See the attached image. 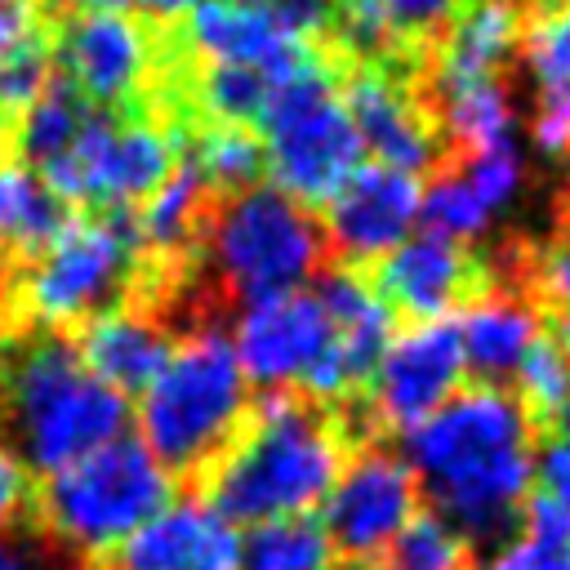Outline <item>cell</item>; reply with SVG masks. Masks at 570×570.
Here are the masks:
<instances>
[{
  "instance_id": "6da1fadb",
  "label": "cell",
  "mask_w": 570,
  "mask_h": 570,
  "mask_svg": "<svg viewBox=\"0 0 570 570\" xmlns=\"http://www.w3.org/2000/svg\"><path fill=\"white\" fill-rule=\"evenodd\" d=\"M534 414L503 383L459 387L401 432L419 499L463 539H499L534 494Z\"/></svg>"
},
{
  "instance_id": "7a4b0ae2",
  "label": "cell",
  "mask_w": 570,
  "mask_h": 570,
  "mask_svg": "<svg viewBox=\"0 0 570 570\" xmlns=\"http://www.w3.org/2000/svg\"><path fill=\"white\" fill-rule=\"evenodd\" d=\"M343 459V432L321 405L294 392H263L209 468V503L236 525L312 517Z\"/></svg>"
},
{
  "instance_id": "3957f363",
  "label": "cell",
  "mask_w": 570,
  "mask_h": 570,
  "mask_svg": "<svg viewBox=\"0 0 570 570\" xmlns=\"http://www.w3.org/2000/svg\"><path fill=\"white\" fill-rule=\"evenodd\" d=\"M0 419L22 468L49 476L125 436L129 396L94 379L76 356V343L36 334L0 352Z\"/></svg>"
},
{
  "instance_id": "277c9868",
  "label": "cell",
  "mask_w": 570,
  "mask_h": 570,
  "mask_svg": "<svg viewBox=\"0 0 570 570\" xmlns=\"http://www.w3.org/2000/svg\"><path fill=\"white\" fill-rule=\"evenodd\" d=\"M254 405V387L236 365L223 330L200 325L174 338L160 374L138 392L129 414L138 419V441L169 472H200L236 441Z\"/></svg>"
},
{
  "instance_id": "5b68a950",
  "label": "cell",
  "mask_w": 570,
  "mask_h": 570,
  "mask_svg": "<svg viewBox=\"0 0 570 570\" xmlns=\"http://www.w3.org/2000/svg\"><path fill=\"white\" fill-rule=\"evenodd\" d=\"M200 249L214 281L245 298L303 289L321 276V218L272 183L227 191L200 223Z\"/></svg>"
},
{
  "instance_id": "8992f818",
  "label": "cell",
  "mask_w": 570,
  "mask_h": 570,
  "mask_svg": "<svg viewBox=\"0 0 570 570\" xmlns=\"http://www.w3.org/2000/svg\"><path fill=\"white\" fill-rule=\"evenodd\" d=\"M169 499H174V472L138 436L125 432L80 454L76 463L49 472L40 512L62 548L111 557Z\"/></svg>"
},
{
  "instance_id": "52a82bcc",
  "label": "cell",
  "mask_w": 570,
  "mask_h": 570,
  "mask_svg": "<svg viewBox=\"0 0 570 570\" xmlns=\"http://www.w3.org/2000/svg\"><path fill=\"white\" fill-rule=\"evenodd\" d=\"M263 142V174L298 205H325L361 165V138L347 120L343 94L312 58L281 85H272L263 116L254 120Z\"/></svg>"
},
{
  "instance_id": "ba28073f",
  "label": "cell",
  "mask_w": 570,
  "mask_h": 570,
  "mask_svg": "<svg viewBox=\"0 0 570 570\" xmlns=\"http://www.w3.org/2000/svg\"><path fill=\"white\" fill-rule=\"evenodd\" d=\"M134 267L138 240L120 218H62V227L27 258L18 276V303L45 334H58L116 307L134 281Z\"/></svg>"
},
{
  "instance_id": "9c48e42d",
  "label": "cell",
  "mask_w": 570,
  "mask_h": 570,
  "mask_svg": "<svg viewBox=\"0 0 570 570\" xmlns=\"http://www.w3.org/2000/svg\"><path fill=\"white\" fill-rule=\"evenodd\" d=\"M178 165H183V142L174 125L156 116L116 120L111 111H94L80 138L49 169H40V178L62 205L134 209Z\"/></svg>"
},
{
  "instance_id": "30bf717a",
  "label": "cell",
  "mask_w": 570,
  "mask_h": 570,
  "mask_svg": "<svg viewBox=\"0 0 570 570\" xmlns=\"http://www.w3.org/2000/svg\"><path fill=\"white\" fill-rule=\"evenodd\" d=\"M53 67L85 107L120 111L151 89L160 45L151 27L134 13L71 9L53 31Z\"/></svg>"
},
{
  "instance_id": "8fae6325",
  "label": "cell",
  "mask_w": 570,
  "mask_h": 570,
  "mask_svg": "<svg viewBox=\"0 0 570 570\" xmlns=\"http://www.w3.org/2000/svg\"><path fill=\"white\" fill-rule=\"evenodd\" d=\"M227 343L236 352L240 374L258 392H294L303 396L330 356L334 330L312 285L281 289L263 298H245L232 316Z\"/></svg>"
},
{
  "instance_id": "7c38bea8",
  "label": "cell",
  "mask_w": 570,
  "mask_h": 570,
  "mask_svg": "<svg viewBox=\"0 0 570 570\" xmlns=\"http://www.w3.org/2000/svg\"><path fill=\"white\" fill-rule=\"evenodd\" d=\"M419 517V485L401 450L365 445L343 459L334 485L321 499V525L338 557L379 561L401 530Z\"/></svg>"
},
{
  "instance_id": "4fadbf2b",
  "label": "cell",
  "mask_w": 570,
  "mask_h": 570,
  "mask_svg": "<svg viewBox=\"0 0 570 570\" xmlns=\"http://www.w3.org/2000/svg\"><path fill=\"white\" fill-rule=\"evenodd\" d=\"M468 379L454 321H410L379 352L365 387L370 419L387 432H410L432 410H441Z\"/></svg>"
},
{
  "instance_id": "5bb4252c",
  "label": "cell",
  "mask_w": 570,
  "mask_h": 570,
  "mask_svg": "<svg viewBox=\"0 0 570 570\" xmlns=\"http://www.w3.org/2000/svg\"><path fill=\"white\" fill-rule=\"evenodd\" d=\"M419 205H423V178L387 169L365 160L330 200L321 218L325 249H334L347 267L379 263L392 254L405 236L419 232Z\"/></svg>"
},
{
  "instance_id": "9a60e30c",
  "label": "cell",
  "mask_w": 570,
  "mask_h": 570,
  "mask_svg": "<svg viewBox=\"0 0 570 570\" xmlns=\"http://www.w3.org/2000/svg\"><path fill=\"white\" fill-rule=\"evenodd\" d=\"M347 120L361 138V151L374 156V165L401 169L423 178L441 156V134L432 111L419 102V94L387 67H356L343 85Z\"/></svg>"
},
{
  "instance_id": "2e32d148",
  "label": "cell",
  "mask_w": 570,
  "mask_h": 570,
  "mask_svg": "<svg viewBox=\"0 0 570 570\" xmlns=\"http://www.w3.org/2000/svg\"><path fill=\"white\" fill-rule=\"evenodd\" d=\"M521 196H525V156L517 147L472 151L459 165L441 169L432 183H423L419 232H432L454 245L485 240Z\"/></svg>"
},
{
  "instance_id": "e0dca14e",
  "label": "cell",
  "mask_w": 570,
  "mask_h": 570,
  "mask_svg": "<svg viewBox=\"0 0 570 570\" xmlns=\"http://www.w3.org/2000/svg\"><path fill=\"white\" fill-rule=\"evenodd\" d=\"M183 40L200 67H245L272 85L312 62L307 40H298L267 0H200L183 18Z\"/></svg>"
},
{
  "instance_id": "ac0fdd59",
  "label": "cell",
  "mask_w": 570,
  "mask_h": 570,
  "mask_svg": "<svg viewBox=\"0 0 570 570\" xmlns=\"http://www.w3.org/2000/svg\"><path fill=\"white\" fill-rule=\"evenodd\" d=\"M240 525L209 499H169L111 552V570H240Z\"/></svg>"
},
{
  "instance_id": "d6986e66",
  "label": "cell",
  "mask_w": 570,
  "mask_h": 570,
  "mask_svg": "<svg viewBox=\"0 0 570 570\" xmlns=\"http://www.w3.org/2000/svg\"><path fill=\"white\" fill-rule=\"evenodd\" d=\"M472 276H476V263H472L468 245L441 240L432 232H414L392 254H383L374 263L370 285L392 307V316L445 321L472 294Z\"/></svg>"
},
{
  "instance_id": "ffe728a7",
  "label": "cell",
  "mask_w": 570,
  "mask_h": 570,
  "mask_svg": "<svg viewBox=\"0 0 570 570\" xmlns=\"http://www.w3.org/2000/svg\"><path fill=\"white\" fill-rule=\"evenodd\" d=\"M174 352V334L142 307H107L80 325L76 356L120 396H138Z\"/></svg>"
},
{
  "instance_id": "44dd1931",
  "label": "cell",
  "mask_w": 570,
  "mask_h": 570,
  "mask_svg": "<svg viewBox=\"0 0 570 570\" xmlns=\"http://www.w3.org/2000/svg\"><path fill=\"white\" fill-rule=\"evenodd\" d=\"M459 334V352L468 374L481 383H503L521 365V356L543 338L539 307L517 289H481L459 303L450 316Z\"/></svg>"
},
{
  "instance_id": "7402d4cb",
  "label": "cell",
  "mask_w": 570,
  "mask_h": 570,
  "mask_svg": "<svg viewBox=\"0 0 570 570\" xmlns=\"http://www.w3.org/2000/svg\"><path fill=\"white\" fill-rule=\"evenodd\" d=\"M525 13L517 0H463L436 49V85L499 76L521 45Z\"/></svg>"
},
{
  "instance_id": "603a6c76",
  "label": "cell",
  "mask_w": 570,
  "mask_h": 570,
  "mask_svg": "<svg viewBox=\"0 0 570 570\" xmlns=\"http://www.w3.org/2000/svg\"><path fill=\"white\" fill-rule=\"evenodd\" d=\"M312 289H316V298H321V307H325V316H330L338 361L365 383L370 370H374V361H379V352H383L387 338L396 334L392 307H387V303L379 298V289H374L365 276H356L352 267L316 276Z\"/></svg>"
},
{
  "instance_id": "cb8c5ba5",
  "label": "cell",
  "mask_w": 570,
  "mask_h": 570,
  "mask_svg": "<svg viewBox=\"0 0 570 570\" xmlns=\"http://www.w3.org/2000/svg\"><path fill=\"white\" fill-rule=\"evenodd\" d=\"M436 134L472 151H494V147H517V98L499 76H476V80H445L436 85Z\"/></svg>"
},
{
  "instance_id": "d4e9b609",
  "label": "cell",
  "mask_w": 570,
  "mask_h": 570,
  "mask_svg": "<svg viewBox=\"0 0 570 570\" xmlns=\"http://www.w3.org/2000/svg\"><path fill=\"white\" fill-rule=\"evenodd\" d=\"M463 0H338L334 27L352 53H387L392 45L436 40Z\"/></svg>"
},
{
  "instance_id": "484cf974",
  "label": "cell",
  "mask_w": 570,
  "mask_h": 570,
  "mask_svg": "<svg viewBox=\"0 0 570 570\" xmlns=\"http://www.w3.org/2000/svg\"><path fill=\"white\" fill-rule=\"evenodd\" d=\"M53 71V27L40 0H0V107L31 102Z\"/></svg>"
},
{
  "instance_id": "4316f807",
  "label": "cell",
  "mask_w": 570,
  "mask_h": 570,
  "mask_svg": "<svg viewBox=\"0 0 570 570\" xmlns=\"http://www.w3.org/2000/svg\"><path fill=\"white\" fill-rule=\"evenodd\" d=\"M62 218L67 205L31 165H0V263L31 258L62 227Z\"/></svg>"
},
{
  "instance_id": "83f0119b",
  "label": "cell",
  "mask_w": 570,
  "mask_h": 570,
  "mask_svg": "<svg viewBox=\"0 0 570 570\" xmlns=\"http://www.w3.org/2000/svg\"><path fill=\"white\" fill-rule=\"evenodd\" d=\"M205 200H209V187L196 178V169L183 160L151 196H142L134 209V240L138 249H151V254H178L187 249V240L200 232L205 223Z\"/></svg>"
},
{
  "instance_id": "f1b7e54d",
  "label": "cell",
  "mask_w": 570,
  "mask_h": 570,
  "mask_svg": "<svg viewBox=\"0 0 570 570\" xmlns=\"http://www.w3.org/2000/svg\"><path fill=\"white\" fill-rule=\"evenodd\" d=\"M94 116V107H85L62 80L45 85L31 102L18 107V120H13V147L22 156V165H31L36 174L49 169L85 129V120Z\"/></svg>"
},
{
  "instance_id": "f546056e",
  "label": "cell",
  "mask_w": 570,
  "mask_h": 570,
  "mask_svg": "<svg viewBox=\"0 0 570 570\" xmlns=\"http://www.w3.org/2000/svg\"><path fill=\"white\" fill-rule=\"evenodd\" d=\"M481 570H570V525L539 494L525 499L512 530L494 539Z\"/></svg>"
},
{
  "instance_id": "4dcf8cb0",
  "label": "cell",
  "mask_w": 570,
  "mask_h": 570,
  "mask_svg": "<svg viewBox=\"0 0 570 570\" xmlns=\"http://www.w3.org/2000/svg\"><path fill=\"white\" fill-rule=\"evenodd\" d=\"M338 552L316 517H276L249 525L240 570H334Z\"/></svg>"
},
{
  "instance_id": "1f68e13d",
  "label": "cell",
  "mask_w": 570,
  "mask_h": 570,
  "mask_svg": "<svg viewBox=\"0 0 570 570\" xmlns=\"http://www.w3.org/2000/svg\"><path fill=\"white\" fill-rule=\"evenodd\" d=\"M187 165L209 191H240L263 183V142L254 125H205L191 142Z\"/></svg>"
},
{
  "instance_id": "d6a6232c",
  "label": "cell",
  "mask_w": 570,
  "mask_h": 570,
  "mask_svg": "<svg viewBox=\"0 0 570 570\" xmlns=\"http://www.w3.org/2000/svg\"><path fill=\"white\" fill-rule=\"evenodd\" d=\"M517 62L539 89L570 85V0H543L525 18Z\"/></svg>"
},
{
  "instance_id": "836d02e7",
  "label": "cell",
  "mask_w": 570,
  "mask_h": 570,
  "mask_svg": "<svg viewBox=\"0 0 570 570\" xmlns=\"http://www.w3.org/2000/svg\"><path fill=\"white\" fill-rule=\"evenodd\" d=\"M191 94L214 125H254L267 107L272 80L245 67H200Z\"/></svg>"
},
{
  "instance_id": "e575fe53",
  "label": "cell",
  "mask_w": 570,
  "mask_h": 570,
  "mask_svg": "<svg viewBox=\"0 0 570 570\" xmlns=\"http://www.w3.org/2000/svg\"><path fill=\"white\" fill-rule=\"evenodd\" d=\"M383 561L392 570H463L468 566V539L441 521L436 512H419L401 539L383 552Z\"/></svg>"
},
{
  "instance_id": "d590c367",
  "label": "cell",
  "mask_w": 570,
  "mask_h": 570,
  "mask_svg": "<svg viewBox=\"0 0 570 570\" xmlns=\"http://www.w3.org/2000/svg\"><path fill=\"white\" fill-rule=\"evenodd\" d=\"M512 383H517V401L530 410V414H557V405L566 401V392H570V361L548 343V338H539L525 356H521V365L512 370Z\"/></svg>"
},
{
  "instance_id": "8d00e7d4",
  "label": "cell",
  "mask_w": 570,
  "mask_h": 570,
  "mask_svg": "<svg viewBox=\"0 0 570 570\" xmlns=\"http://www.w3.org/2000/svg\"><path fill=\"white\" fill-rule=\"evenodd\" d=\"M530 142L548 160H570V85L539 89L530 111Z\"/></svg>"
},
{
  "instance_id": "74e56055",
  "label": "cell",
  "mask_w": 570,
  "mask_h": 570,
  "mask_svg": "<svg viewBox=\"0 0 570 570\" xmlns=\"http://www.w3.org/2000/svg\"><path fill=\"white\" fill-rule=\"evenodd\" d=\"M530 289L539 303L570 312V240H552L530 258Z\"/></svg>"
},
{
  "instance_id": "f35d334b",
  "label": "cell",
  "mask_w": 570,
  "mask_h": 570,
  "mask_svg": "<svg viewBox=\"0 0 570 570\" xmlns=\"http://www.w3.org/2000/svg\"><path fill=\"white\" fill-rule=\"evenodd\" d=\"M534 494L552 503L570 525V436H552L534 454Z\"/></svg>"
},
{
  "instance_id": "ab89813d",
  "label": "cell",
  "mask_w": 570,
  "mask_h": 570,
  "mask_svg": "<svg viewBox=\"0 0 570 570\" xmlns=\"http://www.w3.org/2000/svg\"><path fill=\"white\" fill-rule=\"evenodd\" d=\"M276 9V18L298 36V40H312L321 31L334 27V13H338V0H267Z\"/></svg>"
},
{
  "instance_id": "60d3db41",
  "label": "cell",
  "mask_w": 570,
  "mask_h": 570,
  "mask_svg": "<svg viewBox=\"0 0 570 570\" xmlns=\"http://www.w3.org/2000/svg\"><path fill=\"white\" fill-rule=\"evenodd\" d=\"M27 508V468L13 454V445L0 436V534L22 517Z\"/></svg>"
},
{
  "instance_id": "b9f144b4",
  "label": "cell",
  "mask_w": 570,
  "mask_h": 570,
  "mask_svg": "<svg viewBox=\"0 0 570 570\" xmlns=\"http://www.w3.org/2000/svg\"><path fill=\"white\" fill-rule=\"evenodd\" d=\"M71 9H102V13H134V18H156V22H174L187 18L200 0H62Z\"/></svg>"
},
{
  "instance_id": "7bdbcfd3",
  "label": "cell",
  "mask_w": 570,
  "mask_h": 570,
  "mask_svg": "<svg viewBox=\"0 0 570 570\" xmlns=\"http://www.w3.org/2000/svg\"><path fill=\"white\" fill-rule=\"evenodd\" d=\"M0 570H53V561L36 543L13 539V534H0Z\"/></svg>"
},
{
  "instance_id": "ee69618b",
  "label": "cell",
  "mask_w": 570,
  "mask_h": 570,
  "mask_svg": "<svg viewBox=\"0 0 570 570\" xmlns=\"http://www.w3.org/2000/svg\"><path fill=\"white\" fill-rule=\"evenodd\" d=\"M566 361H570V312H557V321H552V338H548Z\"/></svg>"
},
{
  "instance_id": "f6af8a7d",
  "label": "cell",
  "mask_w": 570,
  "mask_h": 570,
  "mask_svg": "<svg viewBox=\"0 0 570 570\" xmlns=\"http://www.w3.org/2000/svg\"><path fill=\"white\" fill-rule=\"evenodd\" d=\"M552 419H557V428H561V436H570V392H566V401L557 405V414H552Z\"/></svg>"
},
{
  "instance_id": "bcb514c9",
  "label": "cell",
  "mask_w": 570,
  "mask_h": 570,
  "mask_svg": "<svg viewBox=\"0 0 570 570\" xmlns=\"http://www.w3.org/2000/svg\"><path fill=\"white\" fill-rule=\"evenodd\" d=\"M4 138H9V111L0 107V147H4Z\"/></svg>"
},
{
  "instance_id": "7dc6e473",
  "label": "cell",
  "mask_w": 570,
  "mask_h": 570,
  "mask_svg": "<svg viewBox=\"0 0 570 570\" xmlns=\"http://www.w3.org/2000/svg\"><path fill=\"white\" fill-rule=\"evenodd\" d=\"M566 240H570V196H566Z\"/></svg>"
}]
</instances>
